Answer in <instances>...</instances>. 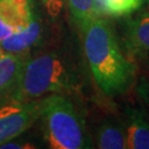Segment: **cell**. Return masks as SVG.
Returning <instances> with one entry per match:
<instances>
[{
    "instance_id": "6da1fadb",
    "label": "cell",
    "mask_w": 149,
    "mask_h": 149,
    "mask_svg": "<svg viewBox=\"0 0 149 149\" xmlns=\"http://www.w3.org/2000/svg\"><path fill=\"white\" fill-rule=\"evenodd\" d=\"M81 27L87 64L97 86L108 96L126 92L134 83L135 68L122 52L111 26L95 17Z\"/></svg>"
},
{
    "instance_id": "7a4b0ae2",
    "label": "cell",
    "mask_w": 149,
    "mask_h": 149,
    "mask_svg": "<svg viewBox=\"0 0 149 149\" xmlns=\"http://www.w3.org/2000/svg\"><path fill=\"white\" fill-rule=\"evenodd\" d=\"M80 76L70 62L56 52L26 59L10 102H29L47 94H60L79 86Z\"/></svg>"
},
{
    "instance_id": "3957f363",
    "label": "cell",
    "mask_w": 149,
    "mask_h": 149,
    "mask_svg": "<svg viewBox=\"0 0 149 149\" xmlns=\"http://www.w3.org/2000/svg\"><path fill=\"white\" fill-rule=\"evenodd\" d=\"M40 117L49 147L53 149H90L93 139L86 124L66 96L51 94L42 100Z\"/></svg>"
},
{
    "instance_id": "277c9868",
    "label": "cell",
    "mask_w": 149,
    "mask_h": 149,
    "mask_svg": "<svg viewBox=\"0 0 149 149\" xmlns=\"http://www.w3.org/2000/svg\"><path fill=\"white\" fill-rule=\"evenodd\" d=\"M42 112V100L10 102L0 107V146L31 127Z\"/></svg>"
},
{
    "instance_id": "5b68a950",
    "label": "cell",
    "mask_w": 149,
    "mask_h": 149,
    "mask_svg": "<svg viewBox=\"0 0 149 149\" xmlns=\"http://www.w3.org/2000/svg\"><path fill=\"white\" fill-rule=\"evenodd\" d=\"M33 16V0H0V41L27 27Z\"/></svg>"
},
{
    "instance_id": "8992f818",
    "label": "cell",
    "mask_w": 149,
    "mask_h": 149,
    "mask_svg": "<svg viewBox=\"0 0 149 149\" xmlns=\"http://www.w3.org/2000/svg\"><path fill=\"white\" fill-rule=\"evenodd\" d=\"M125 43L136 58L149 62V11L126 22Z\"/></svg>"
},
{
    "instance_id": "52a82bcc",
    "label": "cell",
    "mask_w": 149,
    "mask_h": 149,
    "mask_svg": "<svg viewBox=\"0 0 149 149\" xmlns=\"http://www.w3.org/2000/svg\"><path fill=\"white\" fill-rule=\"evenodd\" d=\"M126 138V148L149 149V122L144 113L129 107L123 123Z\"/></svg>"
},
{
    "instance_id": "ba28073f",
    "label": "cell",
    "mask_w": 149,
    "mask_h": 149,
    "mask_svg": "<svg viewBox=\"0 0 149 149\" xmlns=\"http://www.w3.org/2000/svg\"><path fill=\"white\" fill-rule=\"evenodd\" d=\"M41 33H42L41 20L37 13H34V16L27 27L15 32L5 40L0 41V47L5 52L22 54L39 42Z\"/></svg>"
},
{
    "instance_id": "9c48e42d",
    "label": "cell",
    "mask_w": 149,
    "mask_h": 149,
    "mask_svg": "<svg viewBox=\"0 0 149 149\" xmlns=\"http://www.w3.org/2000/svg\"><path fill=\"white\" fill-rule=\"evenodd\" d=\"M24 61L22 54L0 51V96L9 94L15 87Z\"/></svg>"
},
{
    "instance_id": "30bf717a",
    "label": "cell",
    "mask_w": 149,
    "mask_h": 149,
    "mask_svg": "<svg viewBox=\"0 0 149 149\" xmlns=\"http://www.w3.org/2000/svg\"><path fill=\"white\" fill-rule=\"evenodd\" d=\"M96 147L101 149H126V138L123 124L104 120L96 132Z\"/></svg>"
},
{
    "instance_id": "8fae6325",
    "label": "cell",
    "mask_w": 149,
    "mask_h": 149,
    "mask_svg": "<svg viewBox=\"0 0 149 149\" xmlns=\"http://www.w3.org/2000/svg\"><path fill=\"white\" fill-rule=\"evenodd\" d=\"M98 12L112 17L132 15L144 5L145 0H96Z\"/></svg>"
},
{
    "instance_id": "7c38bea8",
    "label": "cell",
    "mask_w": 149,
    "mask_h": 149,
    "mask_svg": "<svg viewBox=\"0 0 149 149\" xmlns=\"http://www.w3.org/2000/svg\"><path fill=\"white\" fill-rule=\"evenodd\" d=\"M71 15L81 26L98 16L96 0H65Z\"/></svg>"
},
{
    "instance_id": "4fadbf2b",
    "label": "cell",
    "mask_w": 149,
    "mask_h": 149,
    "mask_svg": "<svg viewBox=\"0 0 149 149\" xmlns=\"http://www.w3.org/2000/svg\"><path fill=\"white\" fill-rule=\"evenodd\" d=\"M45 10L51 17H58L63 9L65 0H42Z\"/></svg>"
},
{
    "instance_id": "5bb4252c",
    "label": "cell",
    "mask_w": 149,
    "mask_h": 149,
    "mask_svg": "<svg viewBox=\"0 0 149 149\" xmlns=\"http://www.w3.org/2000/svg\"><path fill=\"white\" fill-rule=\"evenodd\" d=\"M0 148H5V149H21V148H33L31 146H27V144H21V143H17L13 141V139L3 144L2 146H0Z\"/></svg>"
},
{
    "instance_id": "9a60e30c",
    "label": "cell",
    "mask_w": 149,
    "mask_h": 149,
    "mask_svg": "<svg viewBox=\"0 0 149 149\" xmlns=\"http://www.w3.org/2000/svg\"><path fill=\"white\" fill-rule=\"evenodd\" d=\"M145 1H149V0H145Z\"/></svg>"
}]
</instances>
